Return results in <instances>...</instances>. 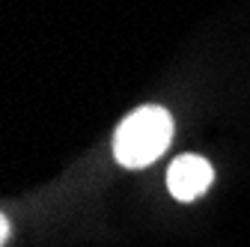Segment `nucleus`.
I'll use <instances>...</instances> for the list:
<instances>
[{
  "label": "nucleus",
  "instance_id": "obj_1",
  "mask_svg": "<svg viewBox=\"0 0 250 247\" xmlns=\"http://www.w3.org/2000/svg\"><path fill=\"white\" fill-rule=\"evenodd\" d=\"M170 137H173V116L164 107L146 104L122 119V125L113 134V155L128 170L149 167L170 146Z\"/></svg>",
  "mask_w": 250,
  "mask_h": 247
},
{
  "label": "nucleus",
  "instance_id": "obj_2",
  "mask_svg": "<svg viewBox=\"0 0 250 247\" xmlns=\"http://www.w3.org/2000/svg\"><path fill=\"white\" fill-rule=\"evenodd\" d=\"M214 179V170L206 158L200 155H182L170 164L167 170V188L176 200H197L206 194V188Z\"/></svg>",
  "mask_w": 250,
  "mask_h": 247
},
{
  "label": "nucleus",
  "instance_id": "obj_3",
  "mask_svg": "<svg viewBox=\"0 0 250 247\" xmlns=\"http://www.w3.org/2000/svg\"><path fill=\"white\" fill-rule=\"evenodd\" d=\"M0 241H3V244L9 241V224H6V218L0 221Z\"/></svg>",
  "mask_w": 250,
  "mask_h": 247
}]
</instances>
